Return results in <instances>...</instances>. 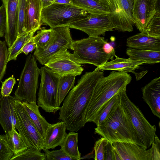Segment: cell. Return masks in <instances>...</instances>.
<instances>
[{
  "instance_id": "obj_34",
  "label": "cell",
  "mask_w": 160,
  "mask_h": 160,
  "mask_svg": "<svg viewBox=\"0 0 160 160\" xmlns=\"http://www.w3.org/2000/svg\"><path fill=\"white\" fill-rule=\"evenodd\" d=\"M26 0H19L18 9V36L26 33L25 27Z\"/></svg>"
},
{
  "instance_id": "obj_28",
  "label": "cell",
  "mask_w": 160,
  "mask_h": 160,
  "mask_svg": "<svg viewBox=\"0 0 160 160\" xmlns=\"http://www.w3.org/2000/svg\"><path fill=\"white\" fill-rule=\"evenodd\" d=\"M5 133L7 144L14 155L20 153L28 148L15 128Z\"/></svg>"
},
{
  "instance_id": "obj_12",
  "label": "cell",
  "mask_w": 160,
  "mask_h": 160,
  "mask_svg": "<svg viewBox=\"0 0 160 160\" xmlns=\"http://www.w3.org/2000/svg\"><path fill=\"white\" fill-rule=\"evenodd\" d=\"M60 76L72 75L76 76L84 69L67 49H63L52 56L44 65Z\"/></svg>"
},
{
  "instance_id": "obj_18",
  "label": "cell",
  "mask_w": 160,
  "mask_h": 160,
  "mask_svg": "<svg viewBox=\"0 0 160 160\" xmlns=\"http://www.w3.org/2000/svg\"><path fill=\"white\" fill-rule=\"evenodd\" d=\"M142 98L152 113L160 118V77L156 78L142 88Z\"/></svg>"
},
{
  "instance_id": "obj_9",
  "label": "cell",
  "mask_w": 160,
  "mask_h": 160,
  "mask_svg": "<svg viewBox=\"0 0 160 160\" xmlns=\"http://www.w3.org/2000/svg\"><path fill=\"white\" fill-rule=\"evenodd\" d=\"M14 110L18 122V133L28 147L39 151L45 148L44 139L22 106L21 101L16 99Z\"/></svg>"
},
{
  "instance_id": "obj_21",
  "label": "cell",
  "mask_w": 160,
  "mask_h": 160,
  "mask_svg": "<svg viewBox=\"0 0 160 160\" xmlns=\"http://www.w3.org/2000/svg\"><path fill=\"white\" fill-rule=\"evenodd\" d=\"M127 46L133 48L160 51V38L151 37L140 32L128 38Z\"/></svg>"
},
{
  "instance_id": "obj_20",
  "label": "cell",
  "mask_w": 160,
  "mask_h": 160,
  "mask_svg": "<svg viewBox=\"0 0 160 160\" xmlns=\"http://www.w3.org/2000/svg\"><path fill=\"white\" fill-rule=\"evenodd\" d=\"M66 126L62 121L53 124H50L45 134L44 141L45 148L54 149L63 142L67 133Z\"/></svg>"
},
{
  "instance_id": "obj_45",
  "label": "cell",
  "mask_w": 160,
  "mask_h": 160,
  "mask_svg": "<svg viewBox=\"0 0 160 160\" xmlns=\"http://www.w3.org/2000/svg\"><path fill=\"white\" fill-rule=\"evenodd\" d=\"M54 3L62 4L73 5L71 0H56Z\"/></svg>"
},
{
  "instance_id": "obj_24",
  "label": "cell",
  "mask_w": 160,
  "mask_h": 160,
  "mask_svg": "<svg viewBox=\"0 0 160 160\" xmlns=\"http://www.w3.org/2000/svg\"><path fill=\"white\" fill-rule=\"evenodd\" d=\"M126 53L129 58L144 62L145 64H154L160 62V51L136 49L129 48Z\"/></svg>"
},
{
  "instance_id": "obj_47",
  "label": "cell",
  "mask_w": 160,
  "mask_h": 160,
  "mask_svg": "<svg viewBox=\"0 0 160 160\" xmlns=\"http://www.w3.org/2000/svg\"><path fill=\"white\" fill-rule=\"evenodd\" d=\"M102 2L108 3L109 5V0H99Z\"/></svg>"
},
{
  "instance_id": "obj_26",
  "label": "cell",
  "mask_w": 160,
  "mask_h": 160,
  "mask_svg": "<svg viewBox=\"0 0 160 160\" xmlns=\"http://www.w3.org/2000/svg\"><path fill=\"white\" fill-rule=\"evenodd\" d=\"M78 133L70 131L67 134L60 145L64 152L68 156L76 160L81 159V154L78 146Z\"/></svg>"
},
{
  "instance_id": "obj_43",
  "label": "cell",
  "mask_w": 160,
  "mask_h": 160,
  "mask_svg": "<svg viewBox=\"0 0 160 160\" xmlns=\"http://www.w3.org/2000/svg\"><path fill=\"white\" fill-rule=\"evenodd\" d=\"M36 48V45L33 40L32 37L25 44L19 52V54L23 53L28 55L29 53L32 52Z\"/></svg>"
},
{
  "instance_id": "obj_4",
  "label": "cell",
  "mask_w": 160,
  "mask_h": 160,
  "mask_svg": "<svg viewBox=\"0 0 160 160\" xmlns=\"http://www.w3.org/2000/svg\"><path fill=\"white\" fill-rule=\"evenodd\" d=\"M107 42L103 37L89 36L73 41L70 49L73 51L72 54L79 63L98 67L113 58L105 51L104 45Z\"/></svg>"
},
{
  "instance_id": "obj_10",
  "label": "cell",
  "mask_w": 160,
  "mask_h": 160,
  "mask_svg": "<svg viewBox=\"0 0 160 160\" xmlns=\"http://www.w3.org/2000/svg\"><path fill=\"white\" fill-rule=\"evenodd\" d=\"M68 26L56 27L52 29L53 35L51 40L46 48L43 50H35L33 56L42 65L52 56L63 49L71 48L73 41Z\"/></svg>"
},
{
  "instance_id": "obj_32",
  "label": "cell",
  "mask_w": 160,
  "mask_h": 160,
  "mask_svg": "<svg viewBox=\"0 0 160 160\" xmlns=\"http://www.w3.org/2000/svg\"><path fill=\"white\" fill-rule=\"evenodd\" d=\"M11 160H46L44 153L38 150L28 148L26 150L14 155Z\"/></svg>"
},
{
  "instance_id": "obj_6",
  "label": "cell",
  "mask_w": 160,
  "mask_h": 160,
  "mask_svg": "<svg viewBox=\"0 0 160 160\" xmlns=\"http://www.w3.org/2000/svg\"><path fill=\"white\" fill-rule=\"evenodd\" d=\"M120 103L128 113L142 146L150 148L156 136V127L151 125L138 106L128 96L126 88L119 92Z\"/></svg>"
},
{
  "instance_id": "obj_44",
  "label": "cell",
  "mask_w": 160,
  "mask_h": 160,
  "mask_svg": "<svg viewBox=\"0 0 160 160\" xmlns=\"http://www.w3.org/2000/svg\"><path fill=\"white\" fill-rule=\"evenodd\" d=\"M56 0H41L43 8L46 7L54 2Z\"/></svg>"
},
{
  "instance_id": "obj_17",
  "label": "cell",
  "mask_w": 160,
  "mask_h": 160,
  "mask_svg": "<svg viewBox=\"0 0 160 160\" xmlns=\"http://www.w3.org/2000/svg\"><path fill=\"white\" fill-rule=\"evenodd\" d=\"M19 0H2L5 8L6 26L5 41L10 47L18 35V9Z\"/></svg>"
},
{
  "instance_id": "obj_13",
  "label": "cell",
  "mask_w": 160,
  "mask_h": 160,
  "mask_svg": "<svg viewBox=\"0 0 160 160\" xmlns=\"http://www.w3.org/2000/svg\"><path fill=\"white\" fill-rule=\"evenodd\" d=\"M70 28L82 31L89 36L104 35L115 29L108 14H91L88 17L69 24Z\"/></svg>"
},
{
  "instance_id": "obj_22",
  "label": "cell",
  "mask_w": 160,
  "mask_h": 160,
  "mask_svg": "<svg viewBox=\"0 0 160 160\" xmlns=\"http://www.w3.org/2000/svg\"><path fill=\"white\" fill-rule=\"evenodd\" d=\"M116 59L107 62L97 67L95 71H103L112 70L125 72H131L135 74L134 70L138 68L141 65L145 64L142 61L135 60L130 58H124L115 56Z\"/></svg>"
},
{
  "instance_id": "obj_36",
  "label": "cell",
  "mask_w": 160,
  "mask_h": 160,
  "mask_svg": "<svg viewBox=\"0 0 160 160\" xmlns=\"http://www.w3.org/2000/svg\"><path fill=\"white\" fill-rule=\"evenodd\" d=\"M43 150L46 156V160H76L67 155L61 148L52 151L44 148Z\"/></svg>"
},
{
  "instance_id": "obj_8",
  "label": "cell",
  "mask_w": 160,
  "mask_h": 160,
  "mask_svg": "<svg viewBox=\"0 0 160 160\" xmlns=\"http://www.w3.org/2000/svg\"><path fill=\"white\" fill-rule=\"evenodd\" d=\"M40 75L41 82L38 105L46 112L54 113L60 108L57 100L60 76L45 66L40 68Z\"/></svg>"
},
{
  "instance_id": "obj_25",
  "label": "cell",
  "mask_w": 160,
  "mask_h": 160,
  "mask_svg": "<svg viewBox=\"0 0 160 160\" xmlns=\"http://www.w3.org/2000/svg\"><path fill=\"white\" fill-rule=\"evenodd\" d=\"M73 5L87 10L93 14L110 13L109 5L99 0H71Z\"/></svg>"
},
{
  "instance_id": "obj_11",
  "label": "cell",
  "mask_w": 160,
  "mask_h": 160,
  "mask_svg": "<svg viewBox=\"0 0 160 160\" xmlns=\"http://www.w3.org/2000/svg\"><path fill=\"white\" fill-rule=\"evenodd\" d=\"M133 0H109L108 14L115 29L120 32H132L135 25L132 17Z\"/></svg>"
},
{
  "instance_id": "obj_27",
  "label": "cell",
  "mask_w": 160,
  "mask_h": 160,
  "mask_svg": "<svg viewBox=\"0 0 160 160\" xmlns=\"http://www.w3.org/2000/svg\"><path fill=\"white\" fill-rule=\"evenodd\" d=\"M119 92L105 102L98 111L93 122L97 126L100 125L120 103Z\"/></svg>"
},
{
  "instance_id": "obj_5",
  "label": "cell",
  "mask_w": 160,
  "mask_h": 160,
  "mask_svg": "<svg viewBox=\"0 0 160 160\" xmlns=\"http://www.w3.org/2000/svg\"><path fill=\"white\" fill-rule=\"evenodd\" d=\"M92 14L87 10L73 5L53 3L43 8L42 22L50 28L68 26L84 19Z\"/></svg>"
},
{
  "instance_id": "obj_30",
  "label": "cell",
  "mask_w": 160,
  "mask_h": 160,
  "mask_svg": "<svg viewBox=\"0 0 160 160\" xmlns=\"http://www.w3.org/2000/svg\"><path fill=\"white\" fill-rule=\"evenodd\" d=\"M36 32H27L22 35L18 36L12 45L8 49V62L15 60L19 53L26 42L33 36Z\"/></svg>"
},
{
  "instance_id": "obj_41",
  "label": "cell",
  "mask_w": 160,
  "mask_h": 160,
  "mask_svg": "<svg viewBox=\"0 0 160 160\" xmlns=\"http://www.w3.org/2000/svg\"><path fill=\"white\" fill-rule=\"evenodd\" d=\"M104 160H115V150L112 143L108 141L105 148Z\"/></svg>"
},
{
  "instance_id": "obj_15",
  "label": "cell",
  "mask_w": 160,
  "mask_h": 160,
  "mask_svg": "<svg viewBox=\"0 0 160 160\" xmlns=\"http://www.w3.org/2000/svg\"><path fill=\"white\" fill-rule=\"evenodd\" d=\"M112 144L120 160H153L151 147L147 150L132 142H114Z\"/></svg>"
},
{
  "instance_id": "obj_16",
  "label": "cell",
  "mask_w": 160,
  "mask_h": 160,
  "mask_svg": "<svg viewBox=\"0 0 160 160\" xmlns=\"http://www.w3.org/2000/svg\"><path fill=\"white\" fill-rule=\"evenodd\" d=\"M16 99L15 97L0 96V124L5 133L15 128L18 131L19 126L14 110Z\"/></svg>"
},
{
  "instance_id": "obj_42",
  "label": "cell",
  "mask_w": 160,
  "mask_h": 160,
  "mask_svg": "<svg viewBox=\"0 0 160 160\" xmlns=\"http://www.w3.org/2000/svg\"><path fill=\"white\" fill-rule=\"evenodd\" d=\"M153 160H160V141L156 135L151 145Z\"/></svg>"
},
{
  "instance_id": "obj_31",
  "label": "cell",
  "mask_w": 160,
  "mask_h": 160,
  "mask_svg": "<svg viewBox=\"0 0 160 160\" xmlns=\"http://www.w3.org/2000/svg\"><path fill=\"white\" fill-rule=\"evenodd\" d=\"M53 35L52 29H43L38 32L32 38L36 45V49H45L49 43Z\"/></svg>"
},
{
  "instance_id": "obj_1",
  "label": "cell",
  "mask_w": 160,
  "mask_h": 160,
  "mask_svg": "<svg viewBox=\"0 0 160 160\" xmlns=\"http://www.w3.org/2000/svg\"><path fill=\"white\" fill-rule=\"evenodd\" d=\"M103 76V71L86 72L69 92L60 107L59 117L65 123L67 130L77 132L84 126L85 114L93 90Z\"/></svg>"
},
{
  "instance_id": "obj_29",
  "label": "cell",
  "mask_w": 160,
  "mask_h": 160,
  "mask_svg": "<svg viewBox=\"0 0 160 160\" xmlns=\"http://www.w3.org/2000/svg\"><path fill=\"white\" fill-rule=\"evenodd\" d=\"M76 76L67 75L60 76L58 86L57 102L60 106L70 90L74 87Z\"/></svg>"
},
{
  "instance_id": "obj_35",
  "label": "cell",
  "mask_w": 160,
  "mask_h": 160,
  "mask_svg": "<svg viewBox=\"0 0 160 160\" xmlns=\"http://www.w3.org/2000/svg\"><path fill=\"white\" fill-rule=\"evenodd\" d=\"M8 52L5 41L0 40V81L3 78L6 72L8 62Z\"/></svg>"
},
{
  "instance_id": "obj_2",
  "label": "cell",
  "mask_w": 160,
  "mask_h": 160,
  "mask_svg": "<svg viewBox=\"0 0 160 160\" xmlns=\"http://www.w3.org/2000/svg\"><path fill=\"white\" fill-rule=\"evenodd\" d=\"M131 80L127 72L118 71L112 72L102 77L93 90L85 114L86 122H93L101 106L117 93L126 88Z\"/></svg>"
},
{
  "instance_id": "obj_33",
  "label": "cell",
  "mask_w": 160,
  "mask_h": 160,
  "mask_svg": "<svg viewBox=\"0 0 160 160\" xmlns=\"http://www.w3.org/2000/svg\"><path fill=\"white\" fill-rule=\"evenodd\" d=\"M145 33L151 37L160 38V10L155 14L150 21Z\"/></svg>"
},
{
  "instance_id": "obj_14",
  "label": "cell",
  "mask_w": 160,
  "mask_h": 160,
  "mask_svg": "<svg viewBox=\"0 0 160 160\" xmlns=\"http://www.w3.org/2000/svg\"><path fill=\"white\" fill-rule=\"evenodd\" d=\"M159 10L160 0H133L132 17L140 32L146 33L148 24Z\"/></svg>"
},
{
  "instance_id": "obj_38",
  "label": "cell",
  "mask_w": 160,
  "mask_h": 160,
  "mask_svg": "<svg viewBox=\"0 0 160 160\" xmlns=\"http://www.w3.org/2000/svg\"><path fill=\"white\" fill-rule=\"evenodd\" d=\"M108 141L102 137L95 142L94 147V159L95 160H104V153L105 145Z\"/></svg>"
},
{
  "instance_id": "obj_46",
  "label": "cell",
  "mask_w": 160,
  "mask_h": 160,
  "mask_svg": "<svg viewBox=\"0 0 160 160\" xmlns=\"http://www.w3.org/2000/svg\"><path fill=\"white\" fill-rule=\"evenodd\" d=\"M94 154H93V153H90L88 155H87L82 157H81V159H84V158H94Z\"/></svg>"
},
{
  "instance_id": "obj_23",
  "label": "cell",
  "mask_w": 160,
  "mask_h": 160,
  "mask_svg": "<svg viewBox=\"0 0 160 160\" xmlns=\"http://www.w3.org/2000/svg\"><path fill=\"white\" fill-rule=\"evenodd\" d=\"M25 110L38 132L44 139L46 130L50 124L40 114L36 103L21 101Z\"/></svg>"
},
{
  "instance_id": "obj_37",
  "label": "cell",
  "mask_w": 160,
  "mask_h": 160,
  "mask_svg": "<svg viewBox=\"0 0 160 160\" xmlns=\"http://www.w3.org/2000/svg\"><path fill=\"white\" fill-rule=\"evenodd\" d=\"M14 155L7 144L5 135H0V160H11Z\"/></svg>"
},
{
  "instance_id": "obj_39",
  "label": "cell",
  "mask_w": 160,
  "mask_h": 160,
  "mask_svg": "<svg viewBox=\"0 0 160 160\" xmlns=\"http://www.w3.org/2000/svg\"><path fill=\"white\" fill-rule=\"evenodd\" d=\"M16 79L12 76L6 79L2 82L1 88V95L3 96H8L10 95L15 84Z\"/></svg>"
},
{
  "instance_id": "obj_3",
  "label": "cell",
  "mask_w": 160,
  "mask_h": 160,
  "mask_svg": "<svg viewBox=\"0 0 160 160\" xmlns=\"http://www.w3.org/2000/svg\"><path fill=\"white\" fill-rule=\"evenodd\" d=\"M95 133L112 142H132L142 147L130 118L120 103L101 124Z\"/></svg>"
},
{
  "instance_id": "obj_19",
  "label": "cell",
  "mask_w": 160,
  "mask_h": 160,
  "mask_svg": "<svg viewBox=\"0 0 160 160\" xmlns=\"http://www.w3.org/2000/svg\"><path fill=\"white\" fill-rule=\"evenodd\" d=\"M42 8L41 0H26L25 27L26 32L40 29L42 24L41 20Z\"/></svg>"
},
{
  "instance_id": "obj_40",
  "label": "cell",
  "mask_w": 160,
  "mask_h": 160,
  "mask_svg": "<svg viewBox=\"0 0 160 160\" xmlns=\"http://www.w3.org/2000/svg\"><path fill=\"white\" fill-rule=\"evenodd\" d=\"M6 26V13L3 4L0 6V38L4 35Z\"/></svg>"
},
{
  "instance_id": "obj_7",
  "label": "cell",
  "mask_w": 160,
  "mask_h": 160,
  "mask_svg": "<svg viewBox=\"0 0 160 160\" xmlns=\"http://www.w3.org/2000/svg\"><path fill=\"white\" fill-rule=\"evenodd\" d=\"M40 69L35 58L30 54L26 60L14 95L16 99L30 103H36V93L38 87Z\"/></svg>"
}]
</instances>
